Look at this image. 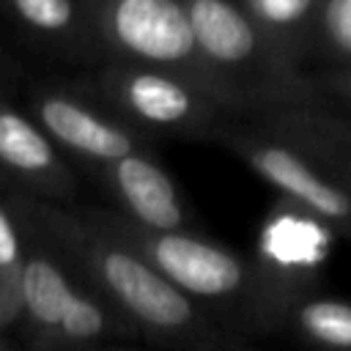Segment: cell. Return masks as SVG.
<instances>
[{"mask_svg": "<svg viewBox=\"0 0 351 351\" xmlns=\"http://www.w3.org/2000/svg\"><path fill=\"white\" fill-rule=\"evenodd\" d=\"M101 27L121 52L148 63H181L195 52L178 0H104Z\"/></svg>", "mask_w": 351, "mask_h": 351, "instance_id": "6da1fadb", "label": "cell"}, {"mask_svg": "<svg viewBox=\"0 0 351 351\" xmlns=\"http://www.w3.org/2000/svg\"><path fill=\"white\" fill-rule=\"evenodd\" d=\"M90 261L107 291L137 318L156 326H176L186 321V299L137 255L118 247H96Z\"/></svg>", "mask_w": 351, "mask_h": 351, "instance_id": "7a4b0ae2", "label": "cell"}, {"mask_svg": "<svg viewBox=\"0 0 351 351\" xmlns=\"http://www.w3.org/2000/svg\"><path fill=\"white\" fill-rule=\"evenodd\" d=\"M36 118L44 134L63 148H71L88 159L118 162L134 154V140L115 123L104 121L99 112L88 110L71 96L63 93H41L36 99Z\"/></svg>", "mask_w": 351, "mask_h": 351, "instance_id": "3957f363", "label": "cell"}, {"mask_svg": "<svg viewBox=\"0 0 351 351\" xmlns=\"http://www.w3.org/2000/svg\"><path fill=\"white\" fill-rule=\"evenodd\" d=\"M151 258L173 282L203 296L233 291L241 280V269L228 252L178 233L156 236L151 241Z\"/></svg>", "mask_w": 351, "mask_h": 351, "instance_id": "277c9868", "label": "cell"}, {"mask_svg": "<svg viewBox=\"0 0 351 351\" xmlns=\"http://www.w3.org/2000/svg\"><path fill=\"white\" fill-rule=\"evenodd\" d=\"M0 167L27 186L58 192L69 176L44 129L0 101Z\"/></svg>", "mask_w": 351, "mask_h": 351, "instance_id": "5b68a950", "label": "cell"}, {"mask_svg": "<svg viewBox=\"0 0 351 351\" xmlns=\"http://www.w3.org/2000/svg\"><path fill=\"white\" fill-rule=\"evenodd\" d=\"M110 178L126 208L143 225L154 230H176L181 225L176 186L156 162L140 154H129L110 165Z\"/></svg>", "mask_w": 351, "mask_h": 351, "instance_id": "8992f818", "label": "cell"}, {"mask_svg": "<svg viewBox=\"0 0 351 351\" xmlns=\"http://www.w3.org/2000/svg\"><path fill=\"white\" fill-rule=\"evenodd\" d=\"M74 293L77 288L55 258L41 250H25L19 269V324L25 321L38 343L58 326Z\"/></svg>", "mask_w": 351, "mask_h": 351, "instance_id": "52a82bcc", "label": "cell"}, {"mask_svg": "<svg viewBox=\"0 0 351 351\" xmlns=\"http://www.w3.org/2000/svg\"><path fill=\"white\" fill-rule=\"evenodd\" d=\"M250 165L277 189L296 197L299 203L310 206L315 214L329 219H343L351 214L348 197L324 181L315 170H310L293 151L277 145H258L250 151Z\"/></svg>", "mask_w": 351, "mask_h": 351, "instance_id": "ba28073f", "label": "cell"}, {"mask_svg": "<svg viewBox=\"0 0 351 351\" xmlns=\"http://www.w3.org/2000/svg\"><path fill=\"white\" fill-rule=\"evenodd\" d=\"M195 49L217 63H241L255 49L250 19L230 0H186L184 5Z\"/></svg>", "mask_w": 351, "mask_h": 351, "instance_id": "9c48e42d", "label": "cell"}, {"mask_svg": "<svg viewBox=\"0 0 351 351\" xmlns=\"http://www.w3.org/2000/svg\"><path fill=\"white\" fill-rule=\"evenodd\" d=\"M121 101L143 121L156 126L181 123L192 115V93L173 77L159 71H132L118 82Z\"/></svg>", "mask_w": 351, "mask_h": 351, "instance_id": "30bf717a", "label": "cell"}, {"mask_svg": "<svg viewBox=\"0 0 351 351\" xmlns=\"http://www.w3.org/2000/svg\"><path fill=\"white\" fill-rule=\"evenodd\" d=\"M261 250L280 266H313L324 261L329 236L310 217L280 214L266 222L261 233Z\"/></svg>", "mask_w": 351, "mask_h": 351, "instance_id": "8fae6325", "label": "cell"}, {"mask_svg": "<svg viewBox=\"0 0 351 351\" xmlns=\"http://www.w3.org/2000/svg\"><path fill=\"white\" fill-rule=\"evenodd\" d=\"M107 326L104 310L99 307V302H93L85 293H74V299L69 302L66 313L60 315L58 326L49 332V337L44 340V346H80L88 340H96Z\"/></svg>", "mask_w": 351, "mask_h": 351, "instance_id": "7c38bea8", "label": "cell"}, {"mask_svg": "<svg viewBox=\"0 0 351 351\" xmlns=\"http://www.w3.org/2000/svg\"><path fill=\"white\" fill-rule=\"evenodd\" d=\"M8 11L41 36H60L69 33L77 22V3L74 0H3Z\"/></svg>", "mask_w": 351, "mask_h": 351, "instance_id": "4fadbf2b", "label": "cell"}, {"mask_svg": "<svg viewBox=\"0 0 351 351\" xmlns=\"http://www.w3.org/2000/svg\"><path fill=\"white\" fill-rule=\"evenodd\" d=\"M304 326L335 346H351V307L335 302H315L302 310Z\"/></svg>", "mask_w": 351, "mask_h": 351, "instance_id": "5bb4252c", "label": "cell"}, {"mask_svg": "<svg viewBox=\"0 0 351 351\" xmlns=\"http://www.w3.org/2000/svg\"><path fill=\"white\" fill-rule=\"evenodd\" d=\"M22 233L14 222V217L0 206V274L19 285V269H22Z\"/></svg>", "mask_w": 351, "mask_h": 351, "instance_id": "9a60e30c", "label": "cell"}, {"mask_svg": "<svg viewBox=\"0 0 351 351\" xmlns=\"http://www.w3.org/2000/svg\"><path fill=\"white\" fill-rule=\"evenodd\" d=\"M247 3L261 22L274 25V27L299 22L307 14V8L313 5V0H247Z\"/></svg>", "mask_w": 351, "mask_h": 351, "instance_id": "2e32d148", "label": "cell"}, {"mask_svg": "<svg viewBox=\"0 0 351 351\" xmlns=\"http://www.w3.org/2000/svg\"><path fill=\"white\" fill-rule=\"evenodd\" d=\"M324 30L337 49L351 55V0H326Z\"/></svg>", "mask_w": 351, "mask_h": 351, "instance_id": "e0dca14e", "label": "cell"}, {"mask_svg": "<svg viewBox=\"0 0 351 351\" xmlns=\"http://www.w3.org/2000/svg\"><path fill=\"white\" fill-rule=\"evenodd\" d=\"M19 324V285L0 274V332Z\"/></svg>", "mask_w": 351, "mask_h": 351, "instance_id": "ac0fdd59", "label": "cell"}, {"mask_svg": "<svg viewBox=\"0 0 351 351\" xmlns=\"http://www.w3.org/2000/svg\"><path fill=\"white\" fill-rule=\"evenodd\" d=\"M0 351H16V348H14V346H11L5 337H0Z\"/></svg>", "mask_w": 351, "mask_h": 351, "instance_id": "d6986e66", "label": "cell"}]
</instances>
